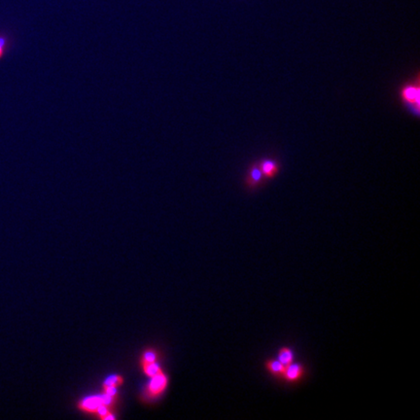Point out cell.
<instances>
[{
  "mask_svg": "<svg viewBox=\"0 0 420 420\" xmlns=\"http://www.w3.org/2000/svg\"><path fill=\"white\" fill-rule=\"evenodd\" d=\"M117 400L118 395L101 392L81 399L77 403V408L80 411L92 414L99 419H116L115 407L117 405Z\"/></svg>",
  "mask_w": 420,
  "mask_h": 420,
  "instance_id": "obj_1",
  "label": "cell"
},
{
  "mask_svg": "<svg viewBox=\"0 0 420 420\" xmlns=\"http://www.w3.org/2000/svg\"><path fill=\"white\" fill-rule=\"evenodd\" d=\"M400 98L405 108L411 115L418 118L420 113L419 75L414 81L407 82L400 89Z\"/></svg>",
  "mask_w": 420,
  "mask_h": 420,
  "instance_id": "obj_2",
  "label": "cell"
},
{
  "mask_svg": "<svg viewBox=\"0 0 420 420\" xmlns=\"http://www.w3.org/2000/svg\"><path fill=\"white\" fill-rule=\"evenodd\" d=\"M170 380L166 373L150 378V381L145 385L143 398L148 402L155 401L161 398L169 387Z\"/></svg>",
  "mask_w": 420,
  "mask_h": 420,
  "instance_id": "obj_3",
  "label": "cell"
},
{
  "mask_svg": "<svg viewBox=\"0 0 420 420\" xmlns=\"http://www.w3.org/2000/svg\"><path fill=\"white\" fill-rule=\"evenodd\" d=\"M306 375V369L304 365L294 361L293 363L285 366L283 375L281 377V381L288 383V384H296L303 380L304 376Z\"/></svg>",
  "mask_w": 420,
  "mask_h": 420,
  "instance_id": "obj_4",
  "label": "cell"
},
{
  "mask_svg": "<svg viewBox=\"0 0 420 420\" xmlns=\"http://www.w3.org/2000/svg\"><path fill=\"white\" fill-rule=\"evenodd\" d=\"M265 176L259 168L258 163H253L244 177V185L248 190H256L265 183Z\"/></svg>",
  "mask_w": 420,
  "mask_h": 420,
  "instance_id": "obj_5",
  "label": "cell"
},
{
  "mask_svg": "<svg viewBox=\"0 0 420 420\" xmlns=\"http://www.w3.org/2000/svg\"><path fill=\"white\" fill-rule=\"evenodd\" d=\"M258 165L266 180L274 179L281 169L280 164L273 158H262L258 162Z\"/></svg>",
  "mask_w": 420,
  "mask_h": 420,
  "instance_id": "obj_6",
  "label": "cell"
},
{
  "mask_svg": "<svg viewBox=\"0 0 420 420\" xmlns=\"http://www.w3.org/2000/svg\"><path fill=\"white\" fill-rule=\"evenodd\" d=\"M125 377L120 374H114L106 378L101 385V392L108 394H115L118 392L119 387L124 385Z\"/></svg>",
  "mask_w": 420,
  "mask_h": 420,
  "instance_id": "obj_7",
  "label": "cell"
},
{
  "mask_svg": "<svg viewBox=\"0 0 420 420\" xmlns=\"http://www.w3.org/2000/svg\"><path fill=\"white\" fill-rule=\"evenodd\" d=\"M264 365L267 373L270 376H272L276 380H281V377L285 369V366L281 362H279L276 358H271L267 359Z\"/></svg>",
  "mask_w": 420,
  "mask_h": 420,
  "instance_id": "obj_8",
  "label": "cell"
},
{
  "mask_svg": "<svg viewBox=\"0 0 420 420\" xmlns=\"http://www.w3.org/2000/svg\"><path fill=\"white\" fill-rule=\"evenodd\" d=\"M276 358L279 362H281L284 366H287V365L293 363L295 361L296 353H295V351L292 347L282 346L278 349Z\"/></svg>",
  "mask_w": 420,
  "mask_h": 420,
  "instance_id": "obj_9",
  "label": "cell"
},
{
  "mask_svg": "<svg viewBox=\"0 0 420 420\" xmlns=\"http://www.w3.org/2000/svg\"><path fill=\"white\" fill-rule=\"evenodd\" d=\"M139 366L141 368V371L143 372L145 376L148 377L149 379L165 373L164 369L160 366L159 361L157 362H139Z\"/></svg>",
  "mask_w": 420,
  "mask_h": 420,
  "instance_id": "obj_10",
  "label": "cell"
},
{
  "mask_svg": "<svg viewBox=\"0 0 420 420\" xmlns=\"http://www.w3.org/2000/svg\"><path fill=\"white\" fill-rule=\"evenodd\" d=\"M9 46V39L6 35L0 33V61L3 59L5 54L7 52Z\"/></svg>",
  "mask_w": 420,
  "mask_h": 420,
  "instance_id": "obj_11",
  "label": "cell"
}]
</instances>
